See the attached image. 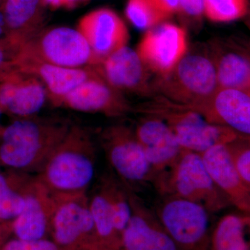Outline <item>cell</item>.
<instances>
[{"label": "cell", "instance_id": "1", "mask_svg": "<svg viewBox=\"0 0 250 250\" xmlns=\"http://www.w3.org/2000/svg\"><path fill=\"white\" fill-rule=\"evenodd\" d=\"M95 156L89 132L70 126L42 166L39 182L55 197L83 194L95 176Z\"/></svg>", "mask_w": 250, "mask_h": 250}, {"label": "cell", "instance_id": "2", "mask_svg": "<svg viewBox=\"0 0 250 250\" xmlns=\"http://www.w3.org/2000/svg\"><path fill=\"white\" fill-rule=\"evenodd\" d=\"M70 126L57 119L16 121L5 129L0 146V159L10 167L24 168L43 166Z\"/></svg>", "mask_w": 250, "mask_h": 250}, {"label": "cell", "instance_id": "3", "mask_svg": "<svg viewBox=\"0 0 250 250\" xmlns=\"http://www.w3.org/2000/svg\"><path fill=\"white\" fill-rule=\"evenodd\" d=\"M158 87L167 100L199 111L207 118L219 90L211 55L186 54L170 73L161 77Z\"/></svg>", "mask_w": 250, "mask_h": 250}, {"label": "cell", "instance_id": "4", "mask_svg": "<svg viewBox=\"0 0 250 250\" xmlns=\"http://www.w3.org/2000/svg\"><path fill=\"white\" fill-rule=\"evenodd\" d=\"M143 112L165 122L184 150L202 154L210 148L227 146L241 137L228 126L210 123L200 112L166 98L156 99Z\"/></svg>", "mask_w": 250, "mask_h": 250}, {"label": "cell", "instance_id": "5", "mask_svg": "<svg viewBox=\"0 0 250 250\" xmlns=\"http://www.w3.org/2000/svg\"><path fill=\"white\" fill-rule=\"evenodd\" d=\"M164 196L195 202L211 213L226 208L229 202L219 190L206 167L202 154L184 150L172 167L153 181Z\"/></svg>", "mask_w": 250, "mask_h": 250}, {"label": "cell", "instance_id": "6", "mask_svg": "<svg viewBox=\"0 0 250 250\" xmlns=\"http://www.w3.org/2000/svg\"><path fill=\"white\" fill-rule=\"evenodd\" d=\"M164 197L156 215L179 250H210L209 212L195 202Z\"/></svg>", "mask_w": 250, "mask_h": 250}, {"label": "cell", "instance_id": "7", "mask_svg": "<svg viewBox=\"0 0 250 250\" xmlns=\"http://www.w3.org/2000/svg\"><path fill=\"white\" fill-rule=\"evenodd\" d=\"M31 39L25 60L71 68L92 66L99 62L78 30L63 27L42 29Z\"/></svg>", "mask_w": 250, "mask_h": 250}, {"label": "cell", "instance_id": "8", "mask_svg": "<svg viewBox=\"0 0 250 250\" xmlns=\"http://www.w3.org/2000/svg\"><path fill=\"white\" fill-rule=\"evenodd\" d=\"M103 139L112 167L126 183L152 182V167L134 131L123 125L111 126Z\"/></svg>", "mask_w": 250, "mask_h": 250}, {"label": "cell", "instance_id": "9", "mask_svg": "<svg viewBox=\"0 0 250 250\" xmlns=\"http://www.w3.org/2000/svg\"><path fill=\"white\" fill-rule=\"evenodd\" d=\"M187 51V31L172 23L149 29L138 46L137 53L149 72L165 76L175 67Z\"/></svg>", "mask_w": 250, "mask_h": 250}, {"label": "cell", "instance_id": "10", "mask_svg": "<svg viewBox=\"0 0 250 250\" xmlns=\"http://www.w3.org/2000/svg\"><path fill=\"white\" fill-rule=\"evenodd\" d=\"M134 131L152 167L153 181L170 169L184 150L168 125L157 117L146 114Z\"/></svg>", "mask_w": 250, "mask_h": 250}, {"label": "cell", "instance_id": "11", "mask_svg": "<svg viewBox=\"0 0 250 250\" xmlns=\"http://www.w3.org/2000/svg\"><path fill=\"white\" fill-rule=\"evenodd\" d=\"M78 31L84 36L99 62L125 47L129 40L123 20L113 10L106 8L83 16L79 22Z\"/></svg>", "mask_w": 250, "mask_h": 250}, {"label": "cell", "instance_id": "12", "mask_svg": "<svg viewBox=\"0 0 250 250\" xmlns=\"http://www.w3.org/2000/svg\"><path fill=\"white\" fill-rule=\"evenodd\" d=\"M92 68L108 84L119 92L145 94L149 92V74L137 52L123 47Z\"/></svg>", "mask_w": 250, "mask_h": 250}, {"label": "cell", "instance_id": "13", "mask_svg": "<svg viewBox=\"0 0 250 250\" xmlns=\"http://www.w3.org/2000/svg\"><path fill=\"white\" fill-rule=\"evenodd\" d=\"M206 167L230 205L250 215V186L241 177L228 146H218L202 154Z\"/></svg>", "mask_w": 250, "mask_h": 250}, {"label": "cell", "instance_id": "14", "mask_svg": "<svg viewBox=\"0 0 250 250\" xmlns=\"http://www.w3.org/2000/svg\"><path fill=\"white\" fill-rule=\"evenodd\" d=\"M62 105L82 112L121 116L130 110L121 92L96 75L67 94Z\"/></svg>", "mask_w": 250, "mask_h": 250}, {"label": "cell", "instance_id": "15", "mask_svg": "<svg viewBox=\"0 0 250 250\" xmlns=\"http://www.w3.org/2000/svg\"><path fill=\"white\" fill-rule=\"evenodd\" d=\"M133 213L123 235V250H179L159 219L130 195Z\"/></svg>", "mask_w": 250, "mask_h": 250}, {"label": "cell", "instance_id": "16", "mask_svg": "<svg viewBox=\"0 0 250 250\" xmlns=\"http://www.w3.org/2000/svg\"><path fill=\"white\" fill-rule=\"evenodd\" d=\"M55 197L57 201L52 220L57 243L69 246L82 235L95 229L89 202L84 194Z\"/></svg>", "mask_w": 250, "mask_h": 250}, {"label": "cell", "instance_id": "17", "mask_svg": "<svg viewBox=\"0 0 250 250\" xmlns=\"http://www.w3.org/2000/svg\"><path fill=\"white\" fill-rule=\"evenodd\" d=\"M24 66L43 83L47 96L55 105H62L67 94L96 75L91 67L71 68L31 60H25Z\"/></svg>", "mask_w": 250, "mask_h": 250}, {"label": "cell", "instance_id": "18", "mask_svg": "<svg viewBox=\"0 0 250 250\" xmlns=\"http://www.w3.org/2000/svg\"><path fill=\"white\" fill-rule=\"evenodd\" d=\"M207 119L250 139V94L238 90L219 89Z\"/></svg>", "mask_w": 250, "mask_h": 250}, {"label": "cell", "instance_id": "19", "mask_svg": "<svg viewBox=\"0 0 250 250\" xmlns=\"http://www.w3.org/2000/svg\"><path fill=\"white\" fill-rule=\"evenodd\" d=\"M38 182L37 191L24 196V209L15 220L14 231L18 239H42L47 230L49 215H52L57 199Z\"/></svg>", "mask_w": 250, "mask_h": 250}, {"label": "cell", "instance_id": "20", "mask_svg": "<svg viewBox=\"0 0 250 250\" xmlns=\"http://www.w3.org/2000/svg\"><path fill=\"white\" fill-rule=\"evenodd\" d=\"M211 57L216 69L219 89L250 93V56L238 49L215 46Z\"/></svg>", "mask_w": 250, "mask_h": 250}, {"label": "cell", "instance_id": "21", "mask_svg": "<svg viewBox=\"0 0 250 250\" xmlns=\"http://www.w3.org/2000/svg\"><path fill=\"white\" fill-rule=\"evenodd\" d=\"M47 96L45 85L34 76L21 83H6L0 87V104L19 116L40 111Z\"/></svg>", "mask_w": 250, "mask_h": 250}, {"label": "cell", "instance_id": "22", "mask_svg": "<svg viewBox=\"0 0 250 250\" xmlns=\"http://www.w3.org/2000/svg\"><path fill=\"white\" fill-rule=\"evenodd\" d=\"M210 250H250V215L229 213L216 224Z\"/></svg>", "mask_w": 250, "mask_h": 250}, {"label": "cell", "instance_id": "23", "mask_svg": "<svg viewBox=\"0 0 250 250\" xmlns=\"http://www.w3.org/2000/svg\"><path fill=\"white\" fill-rule=\"evenodd\" d=\"M44 6L42 0H6L2 13L5 24L13 30L27 29L34 37L42 30Z\"/></svg>", "mask_w": 250, "mask_h": 250}, {"label": "cell", "instance_id": "24", "mask_svg": "<svg viewBox=\"0 0 250 250\" xmlns=\"http://www.w3.org/2000/svg\"><path fill=\"white\" fill-rule=\"evenodd\" d=\"M89 207L95 229L99 236L104 239H111L113 237H117L123 241V236L115 228L111 205L103 187L92 197Z\"/></svg>", "mask_w": 250, "mask_h": 250}, {"label": "cell", "instance_id": "25", "mask_svg": "<svg viewBox=\"0 0 250 250\" xmlns=\"http://www.w3.org/2000/svg\"><path fill=\"white\" fill-rule=\"evenodd\" d=\"M103 188L111 205L115 228L118 233L123 236L132 216L133 208L130 195L121 184L111 179L104 182Z\"/></svg>", "mask_w": 250, "mask_h": 250}, {"label": "cell", "instance_id": "26", "mask_svg": "<svg viewBox=\"0 0 250 250\" xmlns=\"http://www.w3.org/2000/svg\"><path fill=\"white\" fill-rule=\"evenodd\" d=\"M125 12L131 24L141 30L152 29L167 18L152 0H129Z\"/></svg>", "mask_w": 250, "mask_h": 250}, {"label": "cell", "instance_id": "27", "mask_svg": "<svg viewBox=\"0 0 250 250\" xmlns=\"http://www.w3.org/2000/svg\"><path fill=\"white\" fill-rule=\"evenodd\" d=\"M248 0H204L207 18L215 22H229L244 16Z\"/></svg>", "mask_w": 250, "mask_h": 250}, {"label": "cell", "instance_id": "28", "mask_svg": "<svg viewBox=\"0 0 250 250\" xmlns=\"http://www.w3.org/2000/svg\"><path fill=\"white\" fill-rule=\"evenodd\" d=\"M25 206L24 196L15 192L7 181L0 174V219L16 218Z\"/></svg>", "mask_w": 250, "mask_h": 250}, {"label": "cell", "instance_id": "29", "mask_svg": "<svg viewBox=\"0 0 250 250\" xmlns=\"http://www.w3.org/2000/svg\"><path fill=\"white\" fill-rule=\"evenodd\" d=\"M228 146L237 170L250 186V139L240 137Z\"/></svg>", "mask_w": 250, "mask_h": 250}, {"label": "cell", "instance_id": "30", "mask_svg": "<svg viewBox=\"0 0 250 250\" xmlns=\"http://www.w3.org/2000/svg\"><path fill=\"white\" fill-rule=\"evenodd\" d=\"M4 250H59V248L56 243L42 238L36 241H24L18 238L9 242Z\"/></svg>", "mask_w": 250, "mask_h": 250}, {"label": "cell", "instance_id": "31", "mask_svg": "<svg viewBox=\"0 0 250 250\" xmlns=\"http://www.w3.org/2000/svg\"><path fill=\"white\" fill-rule=\"evenodd\" d=\"M179 11L187 17L199 19L205 12L204 0H179Z\"/></svg>", "mask_w": 250, "mask_h": 250}, {"label": "cell", "instance_id": "32", "mask_svg": "<svg viewBox=\"0 0 250 250\" xmlns=\"http://www.w3.org/2000/svg\"><path fill=\"white\" fill-rule=\"evenodd\" d=\"M152 1L167 18L179 11V0H152Z\"/></svg>", "mask_w": 250, "mask_h": 250}, {"label": "cell", "instance_id": "33", "mask_svg": "<svg viewBox=\"0 0 250 250\" xmlns=\"http://www.w3.org/2000/svg\"><path fill=\"white\" fill-rule=\"evenodd\" d=\"M86 1L87 0H62V6L67 9H73Z\"/></svg>", "mask_w": 250, "mask_h": 250}, {"label": "cell", "instance_id": "34", "mask_svg": "<svg viewBox=\"0 0 250 250\" xmlns=\"http://www.w3.org/2000/svg\"><path fill=\"white\" fill-rule=\"evenodd\" d=\"M45 5H48L52 9H56L62 6V0H42Z\"/></svg>", "mask_w": 250, "mask_h": 250}, {"label": "cell", "instance_id": "35", "mask_svg": "<svg viewBox=\"0 0 250 250\" xmlns=\"http://www.w3.org/2000/svg\"><path fill=\"white\" fill-rule=\"evenodd\" d=\"M4 52H3L2 49L0 47V65H1L3 62H4Z\"/></svg>", "mask_w": 250, "mask_h": 250}, {"label": "cell", "instance_id": "36", "mask_svg": "<svg viewBox=\"0 0 250 250\" xmlns=\"http://www.w3.org/2000/svg\"><path fill=\"white\" fill-rule=\"evenodd\" d=\"M2 29H3V28L0 27V34H1V32H2Z\"/></svg>", "mask_w": 250, "mask_h": 250}, {"label": "cell", "instance_id": "37", "mask_svg": "<svg viewBox=\"0 0 250 250\" xmlns=\"http://www.w3.org/2000/svg\"><path fill=\"white\" fill-rule=\"evenodd\" d=\"M0 115H1V111H0Z\"/></svg>", "mask_w": 250, "mask_h": 250}, {"label": "cell", "instance_id": "38", "mask_svg": "<svg viewBox=\"0 0 250 250\" xmlns=\"http://www.w3.org/2000/svg\"></svg>", "mask_w": 250, "mask_h": 250}]
</instances>
